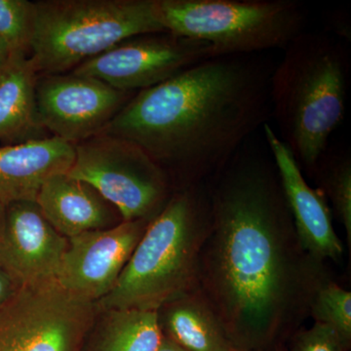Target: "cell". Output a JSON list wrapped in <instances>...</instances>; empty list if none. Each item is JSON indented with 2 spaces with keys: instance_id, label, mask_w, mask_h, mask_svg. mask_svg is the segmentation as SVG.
Listing matches in <instances>:
<instances>
[{
  "instance_id": "6da1fadb",
  "label": "cell",
  "mask_w": 351,
  "mask_h": 351,
  "mask_svg": "<svg viewBox=\"0 0 351 351\" xmlns=\"http://www.w3.org/2000/svg\"><path fill=\"white\" fill-rule=\"evenodd\" d=\"M212 226L196 289L239 351H276L332 279L302 248L270 154L246 144L208 182Z\"/></svg>"
},
{
  "instance_id": "7a4b0ae2",
  "label": "cell",
  "mask_w": 351,
  "mask_h": 351,
  "mask_svg": "<svg viewBox=\"0 0 351 351\" xmlns=\"http://www.w3.org/2000/svg\"><path fill=\"white\" fill-rule=\"evenodd\" d=\"M274 69L257 54L210 58L137 92L101 134L144 149L175 191L209 182L271 117Z\"/></svg>"
},
{
  "instance_id": "3957f363",
  "label": "cell",
  "mask_w": 351,
  "mask_h": 351,
  "mask_svg": "<svg viewBox=\"0 0 351 351\" xmlns=\"http://www.w3.org/2000/svg\"><path fill=\"white\" fill-rule=\"evenodd\" d=\"M350 66L345 43L302 32L284 49L270 76L271 117L279 138L311 177L345 119Z\"/></svg>"
},
{
  "instance_id": "277c9868",
  "label": "cell",
  "mask_w": 351,
  "mask_h": 351,
  "mask_svg": "<svg viewBox=\"0 0 351 351\" xmlns=\"http://www.w3.org/2000/svg\"><path fill=\"white\" fill-rule=\"evenodd\" d=\"M212 226L208 182L175 191L152 219L98 309L157 311L196 289L201 248Z\"/></svg>"
},
{
  "instance_id": "5b68a950",
  "label": "cell",
  "mask_w": 351,
  "mask_h": 351,
  "mask_svg": "<svg viewBox=\"0 0 351 351\" xmlns=\"http://www.w3.org/2000/svg\"><path fill=\"white\" fill-rule=\"evenodd\" d=\"M34 4L29 57L38 75H61L128 39L168 32L157 0H46Z\"/></svg>"
},
{
  "instance_id": "8992f818",
  "label": "cell",
  "mask_w": 351,
  "mask_h": 351,
  "mask_svg": "<svg viewBox=\"0 0 351 351\" xmlns=\"http://www.w3.org/2000/svg\"><path fill=\"white\" fill-rule=\"evenodd\" d=\"M157 1L166 31L209 44L214 58L284 50L306 24L295 0Z\"/></svg>"
},
{
  "instance_id": "52a82bcc",
  "label": "cell",
  "mask_w": 351,
  "mask_h": 351,
  "mask_svg": "<svg viewBox=\"0 0 351 351\" xmlns=\"http://www.w3.org/2000/svg\"><path fill=\"white\" fill-rule=\"evenodd\" d=\"M68 175L100 193L117 208L122 221L154 219L175 193L167 176L144 149L103 134L75 145Z\"/></svg>"
},
{
  "instance_id": "ba28073f",
  "label": "cell",
  "mask_w": 351,
  "mask_h": 351,
  "mask_svg": "<svg viewBox=\"0 0 351 351\" xmlns=\"http://www.w3.org/2000/svg\"><path fill=\"white\" fill-rule=\"evenodd\" d=\"M97 311L56 279L23 286L0 307V351H82Z\"/></svg>"
},
{
  "instance_id": "9c48e42d",
  "label": "cell",
  "mask_w": 351,
  "mask_h": 351,
  "mask_svg": "<svg viewBox=\"0 0 351 351\" xmlns=\"http://www.w3.org/2000/svg\"><path fill=\"white\" fill-rule=\"evenodd\" d=\"M210 58L214 57L209 44L159 32L123 41L71 73L97 78L120 91L137 93Z\"/></svg>"
},
{
  "instance_id": "30bf717a",
  "label": "cell",
  "mask_w": 351,
  "mask_h": 351,
  "mask_svg": "<svg viewBox=\"0 0 351 351\" xmlns=\"http://www.w3.org/2000/svg\"><path fill=\"white\" fill-rule=\"evenodd\" d=\"M135 94L73 73L44 75L36 88L39 123L76 145L100 135Z\"/></svg>"
},
{
  "instance_id": "8fae6325",
  "label": "cell",
  "mask_w": 351,
  "mask_h": 351,
  "mask_svg": "<svg viewBox=\"0 0 351 351\" xmlns=\"http://www.w3.org/2000/svg\"><path fill=\"white\" fill-rule=\"evenodd\" d=\"M151 221H122L68 239L57 282L73 294L100 301L112 290Z\"/></svg>"
},
{
  "instance_id": "7c38bea8",
  "label": "cell",
  "mask_w": 351,
  "mask_h": 351,
  "mask_svg": "<svg viewBox=\"0 0 351 351\" xmlns=\"http://www.w3.org/2000/svg\"><path fill=\"white\" fill-rule=\"evenodd\" d=\"M69 240L50 225L36 201L0 212V267L18 287L56 279Z\"/></svg>"
},
{
  "instance_id": "4fadbf2b",
  "label": "cell",
  "mask_w": 351,
  "mask_h": 351,
  "mask_svg": "<svg viewBox=\"0 0 351 351\" xmlns=\"http://www.w3.org/2000/svg\"><path fill=\"white\" fill-rule=\"evenodd\" d=\"M263 129L302 248L318 262L338 261L343 256V245L332 225L326 197L319 189L307 184L292 152L274 128L267 123Z\"/></svg>"
},
{
  "instance_id": "5bb4252c",
  "label": "cell",
  "mask_w": 351,
  "mask_h": 351,
  "mask_svg": "<svg viewBox=\"0 0 351 351\" xmlns=\"http://www.w3.org/2000/svg\"><path fill=\"white\" fill-rule=\"evenodd\" d=\"M75 145L57 137L38 138L0 147V204L36 201L51 178L68 174Z\"/></svg>"
},
{
  "instance_id": "9a60e30c",
  "label": "cell",
  "mask_w": 351,
  "mask_h": 351,
  "mask_svg": "<svg viewBox=\"0 0 351 351\" xmlns=\"http://www.w3.org/2000/svg\"><path fill=\"white\" fill-rule=\"evenodd\" d=\"M36 202L50 225L66 239L112 228L115 221L114 213L100 193L68 174L48 180L39 191Z\"/></svg>"
},
{
  "instance_id": "2e32d148",
  "label": "cell",
  "mask_w": 351,
  "mask_h": 351,
  "mask_svg": "<svg viewBox=\"0 0 351 351\" xmlns=\"http://www.w3.org/2000/svg\"><path fill=\"white\" fill-rule=\"evenodd\" d=\"M162 336L186 351H239L197 289L157 311Z\"/></svg>"
},
{
  "instance_id": "e0dca14e",
  "label": "cell",
  "mask_w": 351,
  "mask_h": 351,
  "mask_svg": "<svg viewBox=\"0 0 351 351\" xmlns=\"http://www.w3.org/2000/svg\"><path fill=\"white\" fill-rule=\"evenodd\" d=\"M38 73L29 55H11L0 71V141L32 140L43 127L36 110Z\"/></svg>"
},
{
  "instance_id": "ac0fdd59",
  "label": "cell",
  "mask_w": 351,
  "mask_h": 351,
  "mask_svg": "<svg viewBox=\"0 0 351 351\" xmlns=\"http://www.w3.org/2000/svg\"><path fill=\"white\" fill-rule=\"evenodd\" d=\"M88 351H156L162 339L157 311L112 309Z\"/></svg>"
},
{
  "instance_id": "d6986e66",
  "label": "cell",
  "mask_w": 351,
  "mask_h": 351,
  "mask_svg": "<svg viewBox=\"0 0 351 351\" xmlns=\"http://www.w3.org/2000/svg\"><path fill=\"white\" fill-rule=\"evenodd\" d=\"M311 178L327 200L331 201L337 218L345 228L348 249L351 247V157L348 152L330 149L316 165Z\"/></svg>"
},
{
  "instance_id": "ffe728a7",
  "label": "cell",
  "mask_w": 351,
  "mask_h": 351,
  "mask_svg": "<svg viewBox=\"0 0 351 351\" xmlns=\"http://www.w3.org/2000/svg\"><path fill=\"white\" fill-rule=\"evenodd\" d=\"M36 24V4L0 0V38L11 55H29Z\"/></svg>"
},
{
  "instance_id": "44dd1931",
  "label": "cell",
  "mask_w": 351,
  "mask_h": 351,
  "mask_svg": "<svg viewBox=\"0 0 351 351\" xmlns=\"http://www.w3.org/2000/svg\"><path fill=\"white\" fill-rule=\"evenodd\" d=\"M309 317L332 327L351 341V293L330 279L314 295Z\"/></svg>"
},
{
  "instance_id": "7402d4cb",
  "label": "cell",
  "mask_w": 351,
  "mask_h": 351,
  "mask_svg": "<svg viewBox=\"0 0 351 351\" xmlns=\"http://www.w3.org/2000/svg\"><path fill=\"white\" fill-rule=\"evenodd\" d=\"M285 346L287 351H350L351 341L332 327L314 322L308 329H298Z\"/></svg>"
},
{
  "instance_id": "603a6c76",
  "label": "cell",
  "mask_w": 351,
  "mask_h": 351,
  "mask_svg": "<svg viewBox=\"0 0 351 351\" xmlns=\"http://www.w3.org/2000/svg\"><path fill=\"white\" fill-rule=\"evenodd\" d=\"M19 287L10 276L0 267V307L3 306L15 295Z\"/></svg>"
},
{
  "instance_id": "cb8c5ba5",
  "label": "cell",
  "mask_w": 351,
  "mask_h": 351,
  "mask_svg": "<svg viewBox=\"0 0 351 351\" xmlns=\"http://www.w3.org/2000/svg\"><path fill=\"white\" fill-rule=\"evenodd\" d=\"M331 27L332 31L341 36V38L345 39L346 41H350V21H348V16L346 14L337 12L334 16H332Z\"/></svg>"
},
{
  "instance_id": "d4e9b609",
  "label": "cell",
  "mask_w": 351,
  "mask_h": 351,
  "mask_svg": "<svg viewBox=\"0 0 351 351\" xmlns=\"http://www.w3.org/2000/svg\"><path fill=\"white\" fill-rule=\"evenodd\" d=\"M156 351H186L184 350V348H181V346H178L177 343H175L174 341H171V339L165 338V337H162V339H161L160 345H159L158 348H157Z\"/></svg>"
},
{
  "instance_id": "484cf974",
  "label": "cell",
  "mask_w": 351,
  "mask_h": 351,
  "mask_svg": "<svg viewBox=\"0 0 351 351\" xmlns=\"http://www.w3.org/2000/svg\"><path fill=\"white\" fill-rule=\"evenodd\" d=\"M9 58H10V53L3 43V41L0 38V71L5 66L7 62H8Z\"/></svg>"
},
{
  "instance_id": "4316f807",
  "label": "cell",
  "mask_w": 351,
  "mask_h": 351,
  "mask_svg": "<svg viewBox=\"0 0 351 351\" xmlns=\"http://www.w3.org/2000/svg\"><path fill=\"white\" fill-rule=\"evenodd\" d=\"M276 351H287V348H286L285 345L279 346L278 348H276Z\"/></svg>"
},
{
  "instance_id": "83f0119b",
  "label": "cell",
  "mask_w": 351,
  "mask_h": 351,
  "mask_svg": "<svg viewBox=\"0 0 351 351\" xmlns=\"http://www.w3.org/2000/svg\"><path fill=\"white\" fill-rule=\"evenodd\" d=\"M1 209H2V205L0 204V212H1Z\"/></svg>"
}]
</instances>
